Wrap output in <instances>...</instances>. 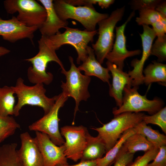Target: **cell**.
I'll return each mask as SVG.
<instances>
[{"label": "cell", "instance_id": "27", "mask_svg": "<svg viewBox=\"0 0 166 166\" xmlns=\"http://www.w3.org/2000/svg\"><path fill=\"white\" fill-rule=\"evenodd\" d=\"M20 127V124L13 116L0 117V144L13 135Z\"/></svg>", "mask_w": 166, "mask_h": 166}, {"label": "cell", "instance_id": "30", "mask_svg": "<svg viewBox=\"0 0 166 166\" xmlns=\"http://www.w3.org/2000/svg\"><path fill=\"white\" fill-rule=\"evenodd\" d=\"M150 55L156 56L158 62L161 63L166 61V36L162 39L157 38L152 44Z\"/></svg>", "mask_w": 166, "mask_h": 166}, {"label": "cell", "instance_id": "35", "mask_svg": "<svg viewBox=\"0 0 166 166\" xmlns=\"http://www.w3.org/2000/svg\"><path fill=\"white\" fill-rule=\"evenodd\" d=\"M152 26V29L156 34L157 38L162 39L166 36V18L156 22Z\"/></svg>", "mask_w": 166, "mask_h": 166}, {"label": "cell", "instance_id": "15", "mask_svg": "<svg viewBox=\"0 0 166 166\" xmlns=\"http://www.w3.org/2000/svg\"><path fill=\"white\" fill-rule=\"evenodd\" d=\"M38 29L37 27L26 26L15 16L8 20L0 18V35L4 40L11 43L26 38L32 42L34 33Z\"/></svg>", "mask_w": 166, "mask_h": 166}, {"label": "cell", "instance_id": "14", "mask_svg": "<svg viewBox=\"0 0 166 166\" xmlns=\"http://www.w3.org/2000/svg\"><path fill=\"white\" fill-rule=\"evenodd\" d=\"M34 138L42 156L44 166H56L68 164L63 144H54L46 134L36 131Z\"/></svg>", "mask_w": 166, "mask_h": 166}, {"label": "cell", "instance_id": "2", "mask_svg": "<svg viewBox=\"0 0 166 166\" xmlns=\"http://www.w3.org/2000/svg\"><path fill=\"white\" fill-rule=\"evenodd\" d=\"M12 86L18 98L14 111V115L16 117L19 115L21 109L25 105L41 107L46 114L52 108L57 97V95L51 98L47 97L45 94L46 90L43 83L28 86L25 84L21 77L18 78L15 85Z\"/></svg>", "mask_w": 166, "mask_h": 166}, {"label": "cell", "instance_id": "25", "mask_svg": "<svg viewBox=\"0 0 166 166\" xmlns=\"http://www.w3.org/2000/svg\"><path fill=\"white\" fill-rule=\"evenodd\" d=\"M123 146L127 152L132 154L140 151L145 152L155 148L144 136L137 133L129 136L124 143Z\"/></svg>", "mask_w": 166, "mask_h": 166}, {"label": "cell", "instance_id": "9", "mask_svg": "<svg viewBox=\"0 0 166 166\" xmlns=\"http://www.w3.org/2000/svg\"><path fill=\"white\" fill-rule=\"evenodd\" d=\"M4 6L9 14L18 12L17 19L29 27H37L39 29L46 18L44 7L34 0H6Z\"/></svg>", "mask_w": 166, "mask_h": 166}, {"label": "cell", "instance_id": "18", "mask_svg": "<svg viewBox=\"0 0 166 166\" xmlns=\"http://www.w3.org/2000/svg\"><path fill=\"white\" fill-rule=\"evenodd\" d=\"M45 8L46 13L45 20L39 29L42 36L49 37L60 33L59 30L68 27L67 21L61 19L54 8L53 0H39Z\"/></svg>", "mask_w": 166, "mask_h": 166}, {"label": "cell", "instance_id": "8", "mask_svg": "<svg viewBox=\"0 0 166 166\" xmlns=\"http://www.w3.org/2000/svg\"><path fill=\"white\" fill-rule=\"evenodd\" d=\"M126 85L124 88L122 104L118 108L113 109L114 116L125 112L140 113L146 112L152 115L162 109L164 105L160 98L155 97L153 100L148 99L146 95H142L138 91L139 86Z\"/></svg>", "mask_w": 166, "mask_h": 166}, {"label": "cell", "instance_id": "10", "mask_svg": "<svg viewBox=\"0 0 166 166\" xmlns=\"http://www.w3.org/2000/svg\"><path fill=\"white\" fill-rule=\"evenodd\" d=\"M62 92L57 95L55 103L50 110L40 119L29 126L30 131H38L47 134L51 140L57 145L60 146L65 143L59 129L58 117L60 109L63 106L68 99Z\"/></svg>", "mask_w": 166, "mask_h": 166}, {"label": "cell", "instance_id": "38", "mask_svg": "<svg viewBox=\"0 0 166 166\" xmlns=\"http://www.w3.org/2000/svg\"><path fill=\"white\" fill-rule=\"evenodd\" d=\"M10 50L2 46H0V57L9 53Z\"/></svg>", "mask_w": 166, "mask_h": 166}, {"label": "cell", "instance_id": "26", "mask_svg": "<svg viewBox=\"0 0 166 166\" xmlns=\"http://www.w3.org/2000/svg\"><path fill=\"white\" fill-rule=\"evenodd\" d=\"M17 147V143H11L0 147V166H23Z\"/></svg>", "mask_w": 166, "mask_h": 166}, {"label": "cell", "instance_id": "31", "mask_svg": "<svg viewBox=\"0 0 166 166\" xmlns=\"http://www.w3.org/2000/svg\"><path fill=\"white\" fill-rule=\"evenodd\" d=\"M162 0H133L129 4L133 11L146 9H155Z\"/></svg>", "mask_w": 166, "mask_h": 166}, {"label": "cell", "instance_id": "1", "mask_svg": "<svg viewBox=\"0 0 166 166\" xmlns=\"http://www.w3.org/2000/svg\"><path fill=\"white\" fill-rule=\"evenodd\" d=\"M38 42V53L34 57L25 60L32 64V66L28 69L27 77L32 84L42 83L48 85L52 82L53 78L51 73L46 71L49 62H55L60 66L61 70L65 69L57 55L56 50L49 44L46 37L42 36Z\"/></svg>", "mask_w": 166, "mask_h": 166}, {"label": "cell", "instance_id": "6", "mask_svg": "<svg viewBox=\"0 0 166 166\" xmlns=\"http://www.w3.org/2000/svg\"><path fill=\"white\" fill-rule=\"evenodd\" d=\"M65 29V31L63 33L60 32L49 37H46L48 42L56 50L65 44H68L73 46L77 54V63L80 64L86 59L88 44L93 41L97 30H82L68 26Z\"/></svg>", "mask_w": 166, "mask_h": 166}, {"label": "cell", "instance_id": "23", "mask_svg": "<svg viewBox=\"0 0 166 166\" xmlns=\"http://www.w3.org/2000/svg\"><path fill=\"white\" fill-rule=\"evenodd\" d=\"M14 94L12 86L5 85L0 87V117L14 115Z\"/></svg>", "mask_w": 166, "mask_h": 166}, {"label": "cell", "instance_id": "5", "mask_svg": "<svg viewBox=\"0 0 166 166\" xmlns=\"http://www.w3.org/2000/svg\"><path fill=\"white\" fill-rule=\"evenodd\" d=\"M70 67L68 71L61 70V73L65 75V82L61 81V87L62 93L68 97H71L75 100L74 118L73 124L77 112L79 110L80 102L86 101L90 97L88 90L89 85L91 80L90 77L83 75L74 63L73 59L71 56L69 57Z\"/></svg>", "mask_w": 166, "mask_h": 166}, {"label": "cell", "instance_id": "33", "mask_svg": "<svg viewBox=\"0 0 166 166\" xmlns=\"http://www.w3.org/2000/svg\"><path fill=\"white\" fill-rule=\"evenodd\" d=\"M134 155L127 152L123 145L114 161V166H128L132 162Z\"/></svg>", "mask_w": 166, "mask_h": 166}, {"label": "cell", "instance_id": "39", "mask_svg": "<svg viewBox=\"0 0 166 166\" xmlns=\"http://www.w3.org/2000/svg\"><path fill=\"white\" fill-rule=\"evenodd\" d=\"M56 166H60V165H57Z\"/></svg>", "mask_w": 166, "mask_h": 166}, {"label": "cell", "instance_id": "13", "mask_svg": "<svg viewBox=\"0 0 166 166\" xmlns=\"http://www.w3.org/2000/svg\"><path fill=\"white\" fill-rule=\"evenodd\" d=\"M143 32L139 34L141 37L142 46V53L140 60L135 59L131 63L132 70L128 72L132 80V86H139L144 84L143 74L144 63L150 56L151 48L153 42L156 37L152 28L148 26L143 25Z\"/></svg>", "mask_w": 166, "mask_h": 166}, {"label": "cell", "instance_id": "16", "mask_svg": "<svg viewBox=\"0 0 166 166\" xmlns=\"http://www.w3.org/2000/svg\"><path fill=\"white\" fill-rule=\"evenodd\" d=\"M21 146L18 150L23 166H44L43 159L34 138L28 132L20 135Z\"/></svg>", "mask_w": 166, "mask_h": 166}, {"label": "cell", "instance_id": "20", "mask_svg": "<svg viewBox=\"0 0 166 166\" xmlns=\"http://www.w3.org/2000/svg\"><path fill=\"white\" fill-rule=\"evenodd\" d=\"M144 83L146 85L154 82L166 85V65L156 61H152L143 71Z\"/></svg>", "mask_w": 166, "mask_h": 166}, {"label": "cell", "instance_id": "17", "mask_svg": "<svg viewBox=\"0 0 166 166\" xmlns=\"http://www.w3.org/2000/svg\"><path fill=\"white\" fill-rule=\"evenodd\" d=\"M106 64L112 76V83L109 86V95L114 98L119 107L122 104L124 88L126 85L132 86V81L128 73L123 71L116 65L108 61Z\"/></svg>", "mask_w": 166, "mask_h": 166}, {"label": "cell", "instance_id": "11", "mask_svg": "<svg viewBox=\"0 0 166 166\" xmlns=\"http://www.w3.org/2000/svg\"><path fill=\"white\" fill-rule=\"evenodd\" d=\"M60 132L65 139L64 153L67 159L75 162L81 159L89 134L87 128L82 125H66L61 128Z\"/></svg>", "mask_w": 166, "mask_h": 166}, {"label": "cell", "instance_id": "28", "mask_svg": "<svg viewBox=\"0 0 166 166\" xmlns=\"http://www.w3.org/2000/svg\"><path fill=\"white\" fill-rule=\"evenodd\" d=\"M139 16L136 22L139 26L152 25L163 17L155 9L144 10L139 11Z\"/></svg>", "mask_w": 166, "mask_h": 166}, {"label": "cell", "instance_id": "37", "mask_svg": "<svg viewBox=\"0 0 166 166\" xmlns=\"http://www.w3.org/2000/svg\"><path fill=\"white\" fill-rule=\"evenodd\" d=\"M60 166H97V160H81L79 163L73 165H60Z\"/></svg>", "mask_w": 166, "mask_h": 166}, {"label": "cell", "instance_id": "3", "mask_svg": "<svg viewBox=\"0 0 166 166\" xmlns=\"http://www.w3.org/2000/svg\"><path fill=\"white\" fill-rule=\"evenodd\" d=\"M144 114L141 112L123 113L114 116L110 122L102 127L92 129L98 132L97 136L104 143L107 152L114 145L125 131L134 128L142 121Z\"/></svg>", "mask_w": 166, "mask_h": 166}, {"label": "cell", "instance_id": "32", "mask_svg": "<svg viewBox=\"0 0 166 166\" xmlns=\"http://www.w3.org/2000/svg\"><path fill=\"white\" fill-rule=\"evenodd\" d=\"M159 150V148L155 147L152 149L145 152L143 156L137 157L135 161L128 166H146L154 160Z\"/></svg>", "mask_w": 166, "mask_h": 166}, {"label": "cell", "instance_id": "22", "mask_svg": "<svg viewBox=\"0 0 166 166\" xmlns=\"http://www.w3.org/2000/svg\"><path fill=\"white\" fill-rule=\"evenodd\" d=\"M134 128L136 133L144 136L154 147L160 148L166 145V136L160 133L158 130H154L151 126H148L143 121L137 124Z\"/></svg>", "mask_w": 166, "mask_h": 166}, {"label": "cell", "instance_id": "12", "mask_svg": "<svg viewBox=\"0 0 166 166\" xmlns=\"http://www.w3.org/2000/svg\"><path fill=\"white\" fill-rule=\"evenodd\" d=\"M135 15V11H133L123 24L120 26H116V39L111 51L105 58L107 61L116 65L122 70L124 66V61L126 58L139 55L141 53L140 49L128 50L126 47L125 30L127 24Z\"/></svg>", "mask_w": 166, "mask_h": 166}, {"label": "cell", "instance_id": "34", "mask_svg": "<svg viewBox=\"0 0 166 166\" xmlns=\"http://www.w3.org/2000/svg\"><path fill=\"white\" fill-rule=\"evenodd\" d=\"M153 160L146 166H166V145L160 148L158 153Z\"/></svg>", "mask_w": 166, "mask_h": 166}, {"label": "cell", "instance_id": "29", "mask_svg": "<svg viewBox=\"0 0 166 166\" xmlns=\"http://www.w3.org/2000/svg\"><path fill=\"white\" fill-rule=\"evenodd\" d=\"M142 121L147 124H151L159 126L163 132L166 133V107H163L156 113L150 115L144 114Z\"/></svg>", "mask_w": 166, "mask_h": 166}, {"label": "cell", "instance_id": "4", "mask_svg": "<svg viewBox=\"0 0 166 166\" xmlns=\"http://www.w3.org/2000/svg\"><path fill=\"white\" fill-rule=\"evenodd\" d=\"M55 10L59 18L64 21L75 20L81 23L86 31L95 30L97 25L101 20L107 18L109 14L97 12L93 6H76L65 0L53 1Z\"/></svg>", "mask_w": 166, "mask_h": 166}, {"label": "cell", "instance_id": "36", "mask_svg": "<svg viewBox=\"0 0 166 166\" xmlns=\"http://www.w3.org/2000/svg\"><path fill=\"white\" fill-rule=\"evenodd\" d=\"M155 10L163 17L166 18V0H161L156 6Z\"/></svg>", "mask_w": 166, "mask_h": 166}, {"label": "cell", "instance_id": "19", "mask_svg": "<svg viewBox=\"0 0 166 166\" xmlns=\"http://www.w3.org/2000/svg\"><path fill=\"white\" fill-rule=\"evenodd\" d=\"M87 56L81 64L77 68L81 71L84 72L85 75L90 77L94 76L104 82L110 84L109 79L111 76L107 68L103 67L97 60L92 48L88 46L86 49Z\"/></svg>", "mask_w": 166, "mask_h": 166}, {"label": "cell", "instance_id": "21", "mask_svg": "<svg viewBox=\"0 0 166 166\" xmlns=\"http://www.w3.org/2000/svg\"><path fill=\"white\" fill-rule=\"evenodd\" d=\"M106 153L105 145L101 139L97 136H93L89 133L81 160H96L102 157Z\"/></svg>", "mask_w": 166, "mask_h": 166}, {"label": "cell", "instance_id": "7", "mask_svg": "<svg viewBox=\"0 0 166 166\" xmlns=\"http://www.w3.org/2000/svg\"><path fill=\"white\" fill-rule=\"evenodd\" d=\"M124 6L113 11L109 17L98 23V37L95 43L92 44L96 59L102 64L107 54L111 51L115 37L114 30L117 23L123 17Z\"/></svg>", "mask_w": 166, "mask_h": 166}, {"label": "cell", "instance_id": "24", "mask_svg": "<svg viewBox=\"0 0 166 166\" xmlns=\"http://www.w3.org/2000/svg\"><path fill=\"white\" fill-rule=\"evenodd\" d=\"M136 133L134 128L125 131L114 145L103 157L97 160V166H110L114 161L123 144L130 136Z\"/></svg>", "mask_w": 166, "mask_h": 166}]
</instances>
